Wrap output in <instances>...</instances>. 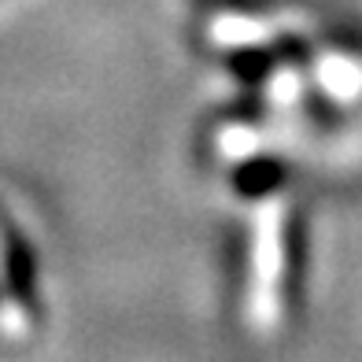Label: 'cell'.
I'll list each match as a JSON object with an SVG mask.
<instances>
[{
	"instance_id": "cell-1",
	"label": "cell",
	"mask_w": 362,
	"mask_h": 362,
	"mask_svg": "<svg viewBox=\"0 0 362 362\" xmlns=\"http://www.w3.org/2000/svg\"><path fill=\"white\" fill-rule=\"evenodd\" d=\"M303 259H307V222L303 211L285 218V300H296L303 288Z\"/></svg>"
},
{
	"instance_id": "cell-2",
	"label": "cell",
	"mask_w": 362,
	"mask_h": 362,
	"mask_svg": "<svg viewBox=\"0 0 362 362\" xmlns=\"http://www.w3.org/2000/svg\"><path fill=\"white\" fill-rule=\"evenodd\" d=\"M285 181V167L270 156H259V159H248L240 163L237 174H233V189L248 200H259V196H270L277 185Z\"/></svg>"
},
{
	"instance_id": "cell-3",
	"label": "cell",
	"mask_w": 362,
	"mask_h": 362,
	"mask_svg": "<svg viewBox=\"0 0 362 362\" xmlns=\"http://www.w3.org/2000/svg\"><path fill=\"white\" fill-rule=\"evenodd\" d=\"M274 63H277L274 48H237V52L226 59V67L233 78H240L244 86H259V81L270 78Z\"/></svg>"
},
{
	"instance_id": "cell-4",
	"label": "cell",
	"mask_w": 362,
	"mask_h": 362,
	"mask_svg": "<svg viewBox=\"0 0 362 362\" xmlns=\"http://www.w3.org/2000/svg\"><path fill=\"white\" fill-rule=\"evenodd\" d=\"M333 41L340 48H355V52H362V37L358 34H333Z\"/></svg>"
}]
</instances>
